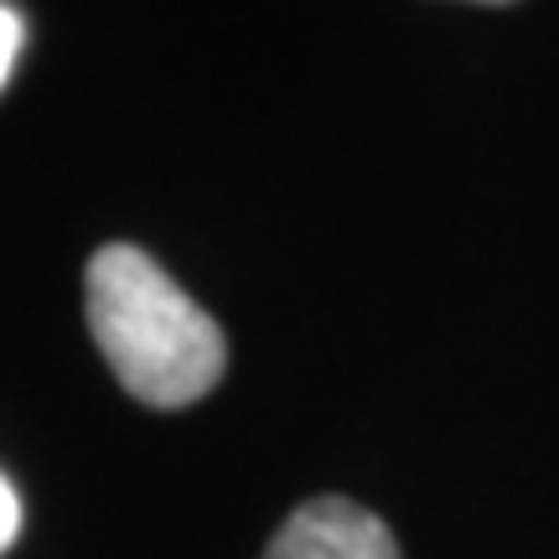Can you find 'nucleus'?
<instances>
[{"label": "nucleus", "instance_id": "39448f33", "mask_svg": "<svg viewBox=\"0 0 559 559\" xmlns=\"http://www.w3.org/2000/svg\"><path fill=\"white\" fill-rule=\"evenodd\" d=\"M477 5H508V0H477Z\"/></svg>", "mask_w": 559, "mask_h": 559}, {"label": "nucleus", "instance_id": "20e7f679", "mask_svg": "<svg viewBox=\"0 0 559 559\" xmlns=\"http://www.w3.org/2000/svg\"><path fill=\"white\" fill-rule=\"evenodd\" d=\"M21 534V498H16V487H11V477L0 472V555L16 544Z\"/></svg>", "mask_w": 559, "mask_h": 559}, {"label": "nucleus", "instance_id": "f257e3e1", "mask_svg": "<svg viewBox=\"0 0 559 559\" xmlns=\"http://www.w3.org/2000/svg\"><path fill=\"white\" fill-rule=\"evenodd\" d=\"M83 296L94 342L124 394H135L151 409H181L218 389L228 362L218 321L145 249L104 243L88 260Z\"/></svg>", "mask_w": 559, "mask_h": 559}, {"label": "nucleus", "instance_id": "f03ea898", "mask_svg": "<svg viewBox=\"0 0 559 559\" xmlns=\"http://www.w3.org/2000/svg\"><path fill=\"white\" fill-rule=\"evenodd\" d=\"M264 559H400V544L379 513L353 498H311L280 523Z\"/></svg>", "mask_w": 559, "mask_h": 559}, {"label": "nucleus", "instance_id": "7ed1b4c3", "mask_svg": "<svg viewBox=\"0 0 559 559\" xmlns=\"http://www.w3.org/2000/svg\"><path fill=\"white\" fill-rule=\"evenodd\" d=\"M21 41H26V21L0 0V88H5V79H11V68H16V52Z\"/></svg>", "mask_w": 559, "mask_h": 559}]
</instances>
